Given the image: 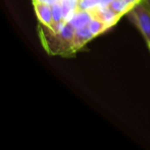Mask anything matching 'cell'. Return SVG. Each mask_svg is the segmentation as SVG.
Instances as JSON below:
<instances>
[{"mask_svg": "<svg viewBox=\"0 0 150 150\" xmlns=\"http://www.w3.org/2000/svg\"><path fill=\"white\" fill-rule=\"evenodd\" d=\"M106 5H108V7L112 11H113L120 17H123L124 15L127 14L134 8L126 0H112Z\"/></svg>", "mask_w": 150, "mask_h": 150, "instance_id": "6", "label": "cell"}, {"mask_svg": "<svg viewBox=\"0 0 150 150\" xmlns=\"http://www.w3.org/2000/svg\"><path fill=\"white\" fill-rule=\"evenodd\" d=\"M42 29L40 31L41 42L50 54H65L74 53L73 42L75 35V26L66 21L57 31L40 24Z\"/></svg>", "mask_w": 150, "mask_h": 150, "instance_id": "1", "label": "cell"}, {"mask_svg": "<svg viewBox=\"0 0 150 150\" xmlns=\"http://www.w3.org/2000/svg\"><path fill=\"white\" fill-rule=\"evenodd\" d=\"M39 1H41V2H44V3H47L50 5H53L55 3H58V2H61V0H39Z\"/></svg>", "mask_w": 150, "mask_h": 150, "instance_id": "9", "label": "cell"}, {"mask_svg": "<svg viewBox=\"0 0 150 150\" xmlns=\"http://www.w3.org/2000/svg\"><path fill=\"white\" fill-rule=\"evenodd\" d=\"M129 19L135 25L142 34L150 51V11L140 2L128 13Z\"/></svg>", "mask_w": 150, "mask_h": 150, "instance_id": "2", "label": "cell"}, {"mask_svg": "<svg viewBox=\"0 0 150 150\" xmlns=\"http://www.w3.org/2000/svg\"><path fill=\"white\" fill-rule=\"evenodd\" d=\"M142 3L146 6V8L150 11V0H142Z\"/></svg>", "mask_w": 150, "mask_h": 150, "instance_id": "10", "label": "cell"}, {"mask_svg": "<svg viewBox=\"0 0 150 150\" xmlns=\"http://www.w3.org/2000/svg\"><path fill=\"white\" fill-rule=\"evenodd\" d=\"M33 7L35 14L40 24L52 28L53 26V12H52V5L39 1L33 0Z\"/></svg>", "mask_w": 150, "mask_h": 150, "instance_id": "4", "label": "cell"}, {"mask_svg": "<svg viewBox=\"0 0 150 150\" xmlns=\"http://www.w3.org/2000/svg\"><path fill=\"white\" fill-rule=\"evenodd\" d=\"M111 1H112V0H101L100 3H99V4H100V5H106V4H108Z\"/></svg>", "mask_w": 150, "mask_h": 150, "instance_id": "11", "label": "cell"}, {"mask_svg": "<svg viewBox=\"0 0 150 150\" xmlns=\"http://www.w3.org/2000/svg\"><path fill=\"white\" fill-rule=\"evenodd\" d=\"M88 27H89L91 33L94 35V37L103 33L104 32H105L109 29L107 27V25L103 21H101L100 19H98L95 17L91 18V19L88 23Z\"/></svg>", "mask_w": 150, "mask_h": 150, "instance_id": "7", "label": "cell"}, {"mask_svg": "<svg viewBox=\"0 0 150 150\" xmlns=\"http://www.w3.org/2000/svg\"><path fill=\"white\" fill-rule=\"evenodd\" d=\"M95 1H97V3L99 4V3H100V1H101V0H95Z\"/></svg>", "mask_w": 150, "mask_h": 150, "instance_id": "12", "label": "cell"}, {"mask_svg": "<svg viewBox=\"0 0 150 150\" xmlns=\"http://www.w3.org/2000/svg\"><path fill=\"white\" fill-rule=\"evenodd\" d=\"M130 5H132L133 7H134L137 4H139L140 2H142V0H126Z\"/></svg>", "mask_w": 150, "mask_h": 150, "instance_id": "8", "label": "cell"}, {"mask_svg": "<svg viewBox=\"0 0 150 150\" xmlns=\"http://www.w3.org/2000/svg\"><path fill=\"white\" fill-rule=\"evenodd\" d=\"M94 35L91 33L88 25L76 28L75 30V35H74V42H73V50L74 53H76L77 50L82 48L88 41L92 40Z\"/></svg>", "mask_w": 150, "mask_h": 150, "instance_id": "5", "label": "cell"}, {"mask_svg": "<svg viewBox=\"0 0 150 150\" xmlns=\"http://www.w3.org/2000/svg\"><path fill=\"white\" fill-rule=\"evenodd\" d=\"M89 11L91 13L92 17H95L103 21L109 29L114 25H116L117 22L121 18V17L115 13L113 11H112L108 7V5L98 4Z\"/></svg>", "mask_w": 150, "mask_h": 150, "instance_id": "3", "label": "cell"}]
</instances>
